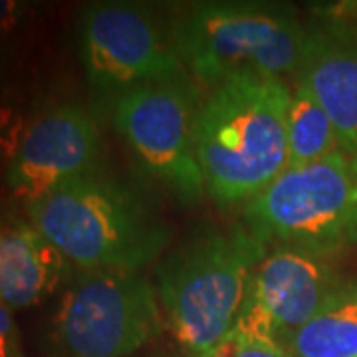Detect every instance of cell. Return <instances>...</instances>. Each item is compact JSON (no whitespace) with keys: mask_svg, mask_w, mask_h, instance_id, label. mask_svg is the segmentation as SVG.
I'll return each instance as SVG.
<instances>
[{"mask_svg":"<svg viewBox=\"0 0 357 357\" xmlns=\"http://www.w3.org/2000/svg\"><path fill=\"white\" fill-rule=\"evenodd\" d=\"M292 89L278 77L236 76L201 105L195 151L204 191L222 204L252 201L288 167Z\"/></svg>","mask_w":357,"mask_h":357,"instance_id":"obj_1","label":"cell"},{"mask_svg":"<svg viewBox=\"0 0 357 357\" xmlns=\"http://www.w3.org/2000/svg\"><path fill=\"white\" fill-rule=\"evenodd\" d=\"M32 227L79 272H139L169 232L119 183L91 175L28 204Z\"/></svg>","mask_w":357,"mask_h":357,"instance_id":"obj_2","label":"cell"},{"mask_svg":"<svg viewBox=\"0 0 357 357\" xmlns=\"http://www.w3.org/2000/svg\"><path fill=\"white\" fill-rule=\"evenodd\" d=\"M264 256L248 229L204 232L157 268V296L177 342L203 357L234 328L246 286Z\"/></svg>","mask_w":357,"mask_h":357,"instance_id":"obj_3","label":"cell"},{"mask_svg":"<svg viewBox=\"0 0 357 357\" xmlns=\"http://www.w3.org/2000/svg\"><path fill=\"white\" fill-rule=\"evenodd\" d=\"M181 64L203 84L236 76H296L306 26L272 4L203 2L171 24Z\"/></svg>","mask_w":357,"mask_h":357,"instance_id":"obj_4","label":"cell"},{"mask_svg":"<svg viewBox=\"0 0 357 357\" xmlns=\"http://www.w3.org/2000/svg\"><path fill=\"white\" fill-rule=\"evenodd\" d=\"M248 230L266 246L321 255L357 238V153L340 149L326 159L286 167L246 206Z\"/></svg>","mask_w":357,"mask_h":357,"instance_id":"obj_5","label":"cell"},{"mask_svg":"<svg viewBox=\"0 0 357 357\" xmlns=\"http://www.w3.org/2000/svg\"><path fill=\"white\" fill-rule=\"evenodd\" d=\"M159 330V296L141 272H79L54 316L56 340L68 357H126Z\"/></svg>","mask_w":357,"mask_h":357,"instance_id":"obj_6","label":"cell"},{"mask_svg":"<svg viewBox=\"0 0 357 357\" xmlns=\"http://www.w3.org/2000/svg\"><path fill=\"white\" fill-rule=\"evenodd\" d=\"M199 112V93L187 76L131 89L114 109L115 128L139 165L187 203L204 192L195 151Z\"/></svg>","mask_w":357,"mask_h":357,"instance_id":"obj_7","label":"cell"},{"mask_svg":"<svg viewBox=\"0 0 357 357\" xmlns=\"http://www.w3.org/2000/svg\"><path fill=\"white\" fill-rule=\"evenodd\" d=\"M79 56L89 84L117 98L185 76L171 28L165 30L147 8L133 4L89 6L79 26Z\"/></svg>","mask_w":357,"mask_h":357,"instance_id":"obj_8","label":"cell"},{"mask_svg":"<svg viewBox=\"0 0 357 357\" xmlns=\"http://www.w3.org/2000/svg\"><path fill=\"white\" fill-rule=\"evenodd\" d=\"M335 290L332 270L319 255L280 246L252 270L232 332L284 349Z\"/></svg>","mask_w":357,"mask_h":357,"instance_id":"obj_9","label":"cell"},{"mask_svg":"<svg viewBox=\"0 0 357 357\" xmlns=\"http://www.w3.org/2000/svg\"><path fill=\"white\" fill-rule=\"evenodd\" d=\"M102 139L91 115L77 105L42 114L24 133L6 169L10 191L36 203L79 178L96 175Z\"/></svg>","mask_w":357,"mask_h":357,"instance_id":"obj_10","label":"cell"},{"mask_svg":"<svg viewBox=\"0 0 357 357\" xmlns=\"http://www.w3.org/2000/svg\"><path fill=\"white\" fill-rule=\"evenodd\" d=\"M296 84L324 107L342 147L357 153V38L335 26H310Z\"/></svg>","mask_w":357,"mask_h":357,"instance_id":"obj_11","label":"cell"},{"mask_svg":"<svg viewBox=\"0 0 357 357\" xmlns=\"http://www.w3.org/2000/svg\"><path fill=\"white\" fill-rule=\"evenodd\" d=\"M64 255L24 222H0V302L8 310L42 304L70 272Z\"/></svg>","mask_w":357,"mask_h":357,"instance_id":"obj_12","label":"cell"},{"mask_svg":"<svg viewBox=\"0 0 357 357\" xmlns=\"http://www.w3.org/2000/svg\"><path fill=\"white\" fill-rule=\"evenodd\" d=\"M284 351L290 357H357V286L337 288Z\"/></svg>","mask_w":357,"mask_h":357,"instance_id":"obj_13","label":"cell"},{"mask_svg":"<svg viewBox=\"0 0 357 357\" xmlns=\"http://www.w3.org/2000/svg\"><path fill=\"white\" fill-rule=\"evenodd\" d=\"M288 167H302L326 159L344 149L332 119L314 96L302 86H294L286 115Z\"/></svg>","mask_w":357,"mask_h":357,"instance_id":"obj_14","label":"cell"},{"mask_svg":"<svg viewBox=\"0 0 357 357\" xmlns=\"http://www.w3.org/2000/svg\"><path fill=\"white\" fill-rule=\"evenodd\" d=\"M203 357H290L280 345L248 340L238 333L230 332L220 344H217Z\"/></svg>","mask_w":357,"mask_h":357,"instance_id":"obj_15","label":"cell"},{"mask_svg":"<svg viewBox=\"0 0 357 357\" xmlns=\"http://www.w3.org/2000/svg\"><path fill=\"white\" fill-rule=\"evenodd\" d=\"M16 354V326L10 310L0 302V357H14Z\"/></svg>","mask_w":357,"mask_h":357,"instance_id":"obj_16","label":"cell"},{"mask_svg":"<svg viewBox=\"0 0 357 357\" xmlns=\"http://www.w3.org/2000/svg\"><path fill=\"white\" fill-rule=\"evenodd\" d=\"M24 16V4L14 0H0V38L10 34Z\"/></svg>","mask_w":357,"mask_h":357,"instance_id":"obj_17","label":"cell"}]
</instances>
